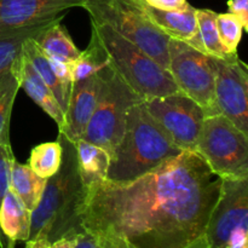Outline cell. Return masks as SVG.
I'll list each match as a JSON object with an SVG mask.
<instances>
[{"label": "cell", "instance_id": "6da1fadb", "mask_svg": "<svg viewBox=\"0 0 248 248\" xmlns=\"http://www.w3.org/2000/svg\"><path fill=\"white\" fill-rule=\"evenodd\" d=\"M220 183L198 153L183 150L135 181L92 182L82 228L131 248L186 247L205 232Z\"/></svg>", "mask_w": 248, "mask_h": 248}, {"label": "cell", "instance_id": "7a4b0ae2", "mask_svg": "<svg viewBox=\"0 0 248 248\" xmlns=\"http://www.w3.org/2000/svg\"><path fill=\"white\" fill-rule=\"evenodd\" d=\"M57 140L62 145V164L53 176L46 179L43 196L31 212L28 237H45L50 244L84 232L81 213L87 191L78 166L75 144L62 133H58Z\"/></svg>", "mask_w": 248, "mask_h": 248}, {"label": "cell", "instance_id": "3957f363", "mask_svg": "<svg viewBox=\"0 0 248 248\" xmlns=\"http://www.w3.org/2000/svg\"><path fill=\"white\" fill-rule=\"evenodd\" d=\"M182 152L148 113L143 101L138 102L128 110L125 131L111 153L106 179L116 183L135 181Z\"/></svg>", "mask_w": 248, "mask_h": 248}, {"label": "cell", "instance_id": "277c9868", "mask_svg": "<svg viewBox=\"0 0 248 248\" xmlns=\"http://www.w3.org/2000/svg\"><path fill=\"white\" fill-rule=\"evenodd\" d=\"M91 31L108 57L109 64L142 101L178 93L167 69L108 26L91 21Z\"/></svg>", "mask_w": 248, "mask_h": 248}, {"label": "cell", "instance_id": "5b68a950", "mask_svg": "<svg viewBox=\"0 0 248 248\" xmlns=\"http://www.w3.org/2000/svg\"><path fill=\"white\" fill-rule=\"evenodd\" d=\"M81 7L91 21L108 26L169 70L170 39L150 21L140 0H85Z\"/></svg>", "mask_w": 248, "mask_h": 248}, {"label": "cell", "instance_id": "8992f818", "mask_svg": "<svg viewBox=\"0 0 248 248\" xmlns=\"http://www.w3.org/2000/svg\"><path fill=\"white\" fill-rule=\"evenodd\" d=\"M99 75L98 101L81 140L103 148L111 155L124 135L128 110L142 99L121 80L109 63L99 70Z\"/></svg>", "mask_w": 248, "mask_h": 248}, {"label": "cell", "instance_id": "52a82bcc", "mask_svg": "<svg viewBox=\"0 0 248 248\" xmlns=\"http://www.w3.org/2000/svg\"><path fill=\"white\" fill-rule=\"evenodd\" d=\"M196 153L219 178H248V135L225 116H206Z\"/></svg>", "mask_w": 248, "mask_h": 248}, {"label": "cell", "instance_id": "ba28073f", "mask_svg": "<svg viewBox=\"0 0 248 248\" xmlns=\"http://www.w3.org/2000/svg\"><path fill=\"white\" fill-rule=\"evenodd\" d=\"M169 55V72L178 91L193 99L202 109L205 116L218 115L212 57L188 44L171 39Z\"/></svg>", "mask_w": 248, "mask_h": 248}, {"label": "cell", "instance_id": "9c48e42d", "mask_svg": "<svg viewBox=\"0 0 248 248\" xmlns=\"http://www.w3.org/2000/svg\"><path fill=\"white\" fill-rule=\"evenodd\" d=\"M143 103L176 147L186 152H196L206 116L193 99L178 92Z\"/></svg>", "mask_w": 248, "mask_h": 248}, {"label": "cell", "instance_id": "30bf717a", "mask_svg": "<svg viewBox=\"0 0 248 248\" xmlns=\"http://www.w3.org/2000/svg\"><path fill=\"white\" fill-rule=\"evenodd\" d=\"M220 191L206 225L210 248H225L234 232H248V178H220Z\"/></svg>", "mask_w": 248, "mask_h": 248}, {"label": "cell", "instance_id": "8fae6325", "mask_svg": "<svg viewBox=\"0 0 248 248\" xmlns=\"http://www.w3.org/2000/svg\"><path fill=\"white\" fill-rule=\"evenodd\" d=\"M215 94L220 115L248 135V73L237 53L227 58L212 57Z\"/></svg>", "mask_w": 248, "mask_h": 248}, {"label": "cell", "instance_id": "7c38bea8", "mask_svg": "<svg viewBox=\"0 0 248 248\" xmlns=\"http://www.w3.org/2000/svg\"><path fill=\"white\" fill-rule=\"evenodd\" d=\"M85 0H0V31L64 18Z\"/></svg>", "mask_w": 248, "mask_h": 248}, {"label": "cell", "instance_id": "4fadbf2b", "mask_svg": "<svg viewBox=\"0 0 248 248\" xmlns=\"http://www.w3.org/2000/svg\"><path fill=\"white\" fill-rule=\"evenodd\" d=\"M101 90V75H91L86 79L74 81L70 89L68 106L64 111V121L60 128L68 140L77 143L81 140L84 131L89 124L90 118L93 113L98 101Z\"/></svg>", "mask_w": 248, "mask_h": 248}, {"label": "cell", "instance_id": "5bb4252c", "mask_svg": "<svg viewBox=\"0 0 248 248\" xmlns=\"http://www.w3.org/2000/svg\"><path fill=\"white\" fill-rule=\"evenodd\" d=\"M140 5L150 21L167 38L188 44L189 46L203 53L202 45L199 38L196 7L188 2L183 9L166 11L149 6L144 0H140Z\"/></svg>", "mask_w": 248, "mask_h": 248}, {"label": "cell", "instance_id": "9a60e30c", "mask_svg": "<svg viewBox=\"0 0 248 248\" xmlns=\"http://www.w3.org/2000/svg\"><path fill=\"white\" fill-rule=\"evenodd\" d=\"M14 69L16 72L17 79L19 82V89L23 90L52 120L58 125V130L63 126L64 113L60 107L58 102L53 97L40 75L35 72L31 63L24 56L23 51L19 57L14 62Z\"/></svg>", "mask_w": 248, "mask_h": 248}, {"label": "cell", "instance_id": "2e32d148", "mask_svg": "<svg viewBox=\"0 0 248 248\" xmlns=\"http://www.w3.org/2000/svg\"><path fill=\"white\" fill-rule=\"evenodd\" d=\"M61 22L62 19L52 22L46 28L39 31L33 39L50 60L69 64L79 57L81 51L77 47L67 28Z\"/></svg>", "mask_w": 248, "mask_h": 248}, {"label": "cell", "instance_id": "e0dca14e", "mask_svg": "<svg viewBox=\"0 0 248 248\" xmlns=\"http://www.w3.org/2000/svg\"><path fill=\"white\" fill-rule=\"evenodd\" d=\"M31 212L9 188L0 206V230L6 240L26 242L31 232Z\"/></svg>", "mask_w": 248, "mask_h": 248}, {"label": "cell", "instance_id": "ac0fdd59", "mask_svg": "<svg viewBox=\"0 0 248 248\" xmlns=\"http://www.w3.org/2000/svg\"><path fill=\"white\" fill-rule=\"evenodd\" d=\"M22 51H23L24 56L28 60V62L31 64V67L40 75V78L45 82L46 86L52 92L53 97L58 102L60 107L62 108L63 113H64L68 106V99H69V93L72 86L65 85L56 75L55 70L51 67L48 57L40 50V47L34 41L33 38H28L24 40Z\"/></svg>", "mask_w": 248, "mask_h": 248}, {"label": "cell", "instance_id": "d6986e66", "mask_svg": "<svg viewBox=\"0 0 248 248\" xmlns=\"http://www.w3.org/2000/svg\"><path fill=\"white\" fill-rule=\"evenodd\" d=\"M45 186L46 179L38 176L29 165H22L16 159L12 160L9 188L22 201L29 212H33L38 206Z\"/></svg>", "mask_w": 248, "mask_h": 248}, {"label": "cell", "instance_id": "ffe728a7", "mask_svg": "<svg viewBox=\"0 0 248 248\" xmlns=\"http://www.w3.org/2000/svg\"><path fill=\"white\" fill-rule=\"evenodd\" d=\"M78 166L85 186L92 182L106 179L110 164V154L98 145L91 144L84 140L75 143Z\"/></svg>", "mask_w": 248, "mask_h": 248}, {"label": "cell", "instance_id": "44dd1931", "mask_svg": "<svg viewBox=\"0 0 248 248\" xmlns=\"http://www.w3.org/2000/svg\"><path fill=\"white\" fill-rule=\"evenodd\" d=\"M19 90L14 64L0 70V144H10V120L15 99Z\"/></svg>", "mask_w": 248, "mask_h": 248}, {"label": "cell", "instance_id": "7402d4cb", "mask_svg": "<svg viewBox=\"0 0 248 248\" xmlns=\"http://www.w3.org/2000/svg\"><path fill=\"white\" fill-rule=\"evenodd\" d=\"M109 61L104 48L99 43L98 36L94 31H91V40L86 50L81 51L79 57L72 63H69L70 77L72 81L86 79L91 75L97 74L99 70L108 65Z\"/></svg>", "mask_w": 248, "mask_h": 248}, {"label": "cell", "instance_id": "603a6c76", "mask_svg": "<svg viewBox=\"0 0 248 248\" xmlns=\"http://www.w3.org/2000/svg\"><path fill=\"white\" fill-rule=\"evenodd\" d=\"M58 19L34 24V26L23 27V28L12 29V31H0V70L11 67L14 64L15 61L21 55L26 39L34 38L39 31H43L52 22L58 21Z\"/></svg>", "mask_w": 248, "mask_h": 248}, {"label": "cell", "instance_id": "cb8c5ba5", "mask_svg": "<svg viewBox=\"0 0 248 248\" xmlns=\"http://www.w3.org/2000/svg\"><path fill=\"white\" fill-rule=\"evenodd\" d=\"M196 21L199 38L205 55L215 58H227L232 56L224 50L219 40L217 31V12L208 9H196Z\"/></svg>", "mask_w": 248, "mask_h": 248}, {"label": "cell", "instance_id": "d4e9b609", "mask_svg": "<svg viewBox=\"0 0 248 248\" xmlns=\"http://www.w3.org/2000/svg\"><path fill=\"white\" fill-rule=\"evenodd\" d=\"M62 164V145L60 140L46 142L31 149L29 167L41 178H50L60 170Z\"/></svg>", "mask_w": 248, "mask_h": 248}, {"label": "cell", "instance_id": "484cf974", "mask_svg": "<svg viewBox=\"0 0 248 248\" xmlns=\"http://www.w3.org/2000/svg\"><path fill=\"white\" fill-rule=\"evenodd\" d=\"M217 31L224 50L229 55L237 53V46L244 31V26L240 19L230 12L217 14Z\"/></svg>", "mask_w": 248, "mask_h": 248}, {"label": "cell", "instance_id": "4316f807", "mask_svg": "<svg viewBox=\"0 0 248 248\" xmlns=\"http://www.w3.org/2000/svg\"><path fill=\"white\" fill-rule=\"evenodd\" d=\"M14 159L15 155L12 153L11 145L0 144V206H1L5 194L9 190L10 170H11V164ZM6 242V237L0 230V248H5Z\"/></svg>", "mask_w": 248, "mask_h": 248}, {"label": "cell", "instance_id": "83f0119b", "mask_svg": "<svg viewBox=\"0 0 248 248\" xmlns=\"http://www.w3.org/2000/svg\"><path fill=\"white\" fill-rule=\"evenodd\" d=\"M227 5L230 14L236 16L244 29L248 31V0H228Z\"/></svg>", "mask_w": 248, "mask_h": 248}, {"label": "cell", "instance_id": "f1b7e54d", "mask_svg": "<svg viewBox=\"0 0 248 248\" xmlns=\"http://www.w3.org/2000/svg\"><path fill=\"white\" fill-rule=\"evenodd\" d=\"M144 1L149 6L159 10H166V11L181 10L186 7V5L188 4L186 0H144Z\"/></svg>", "mask_w": 248, "mask_h": 248}, {"label": "cell", "instance_id": "f546056e", "mask_svg": "<svg viewBox=\"0 0 248 248\" xmlns=\"http://www.w3.org/2000/svg\"><path fill=\"white\" fill-rule=\"evenodd\" d=\"M73 248H97V239L91 232H79L75 239V244Z\"/></svg>", "mask_w": 248, "mask_h": 248}, {"label": "cell", "instance_id": "4dcf8cb0", "mask_svg": "<svg viewBox=\"0 0 248 248\" xmlns=\"http://www.w3.org/2000/svg\"><path fill=\"white\" fill-rule=\"evenodd\" d=\"M96 239L97 248H131L130 246H127L125 242L120 241V240L113 239V237L96 236Z\"/></svg>", "mask_w": 248, "mask_h": 248}, {"label": "cell", "instance_id": "1f68e13d", "mask_svg": "<svg viewBox=\"0 0 248 248\" xmlns=\"http://www.w3.org/2000/svg\"><path fill=\"white\" fill-rule=\"evenodd\" d=\"M75 239H77V235L75 236L61 237V239L51 242L50 248H73L75 244Z\"/></svg>", "mask_w": 248, "mask_h": 248}, {"label": "cell", "instance_id": "d6a6232c", "mask_svg": "<svg viewBox=\"0 0 248 248\" xmlns=\"http://www.w3.org/2000/svg\"><path fill=\"white\" fill-rule=\"evenodd\" d=\"M26 248H50V242L45 237H36L26 241Z\"/></svg>", "mask_w": 248, "mask_h": 248}, {"label": "cell", "instance_id": "836d02e7", "mask_svg": "<svg viewBox=\"0 0 248 248\" xmlns=\"http://www.w3.org/2000/svg\"><path fill=\"white\" fill-rule=\"evenodd\" d=\"M182 248H210V247H208V244H207V241H206L205 236L202 235L201 237L196 239L195 241H193L191 244H189L188 246L182 247Z\"/></svg>", "mask_w": 248, "mask_h": 248}, {"label": "cell", "instance_id": "e575fe53", "mask_svg": "<svg viewBox=\"0 0 248 248\" xmlns=\"http://www.w3.org/2000/svg\"><path fill=\"white\" fill-rule=\"evenodd\" d=\"M15 245H16V242L12 241V240H7L5 248H15Z\"/></svg>", "mask_w": 248, "mask_h": 248}]
</instances>
